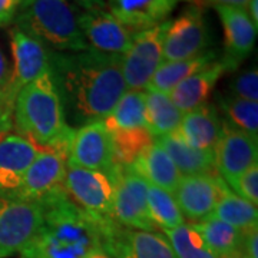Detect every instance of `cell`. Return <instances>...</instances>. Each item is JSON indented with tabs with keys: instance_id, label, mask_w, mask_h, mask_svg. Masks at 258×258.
<instances>
[{
	"instance_id": "cell-1",
	"label": "cell",
	"mask_w": 258,
	"mask_h": 258,
	"mask_svg": "<svg viewBox=\"0 0 258 258\" xmlns=\"http://www.w3.org/2000/svg\"><path fill=\"white\" fill-rule=\"evenodd\" d=\"M120 56L92 47L82 52H50L49 68L63 105L64 118L82 126L105 119L128 91Z\"/></svg>"
},
{
	"instance_id": "cell-2",
	"label": "cell",
	"mask_w": 258,
	"mask_h": 258,
	"mask_svg": "<svg viewBox=\"0 0 258 258\" xmlns=\"http://www.w3.org/2000/svg\"><path fill=\"white\" fill-rule=\"evenodd\" d=\"M42 207V224L19 258H88L103 248L115 221L82 210L64 189L49 197Z\"/></svg>"
},
{
	"instance_id": "cell-3",
	"label": "cell",
	"mask_w": 258,
	"mask_h": 258,
	"mask_svg": "<svg viewBox=\"0 0 258 258\" xmlns=\"http://www.w3.org/2000/svg\"><path fill=\"white\" fill-rule=\"evenodd\" d=\"M12 120L18 135L40 148L52 147L72 131L64 118L50 68L19 92Z\"/></svg>"
},
{
	"instance_id": "cell-4",
	"label": "cell",
	"mask_w": 258,
	"mask_h": 258,
	"mask_svg": "<svg viewBox=\"0 0 258 258\" xmlns=\"http://www.w3.org/2000/svg\"><path fill=\"white\" fill-rule=\"evenodd\" d=\"M78 16L79 9L71 0H33L20 10L16 28L50 52H82L89 45Z\"/></svg>"
},
{
	"instance_id": "cell-5",
	"label": "cell",
	"mask_w": 258,
	"mask_h": 258,
	"mask_svg": "<svg viewBox=\"0 0 258 258\" xmlns=\"http://www.w3.org/2000/svg\"><path fill=\"white\" fill-rule=\"evenodd\" d=\"M74 129L52 147L43 148L29 166L19 188L12 192L19 198L40 204L63 189L66 165L69 161V142Z\"/></svg>"
},
{
	"instance_id": "cell-6",
	"label": "cell",
	"mask_w": 258,
	"mask_h": 258,
	"mask_svg": "<svg viewBox=\"0 0 258 258\" xmlns=\"http://www.w3.org/2000/svg\"><path fill=\"white\" fill-rule=\"evenodd\" d=\"M109 175L113 182L112 220L126 228L157 232L158 228L148 212L147 182L129 166L119 164L115 165Z\"/></svg>"
},
{
	"instance_id": "cell-7",
	"label": "cell",
	"mask_w": 258,
	"mask_h": 258,
	"mask_svg": "<svg viewBox=\"0 0 258 258\" xmlns=\"http://www.w3.org/2000/svg\"><path fill=\"white\" fill-rule=\"evenodd\" d=\"M166 26L168 20L137 32L129 49L120 56L122 76L128 91H144L164 62L162 45Z\"/></svg>"
},
{
	"instance_id": "cell-8",
	"label": "cell",
	"mask_w": 258,
	"mask_h": 258,
	"mask_svg": "<svg viewBox=\"0 0 258 258\" xmlns=\"http://www.w3.org/2000/svg\"><path fill=\"white\" fill-rule=\"evenodd\" d=\"M42 207L13 194L0 192V258L28 245L42 224Z\"/></svg>"
},
{
	"instance_id": "cell-9",
	"label": "cell",
	"mask_w": 258,
	"mask_h": 258,
	"mask_svg": "<svg viewBox=\"0 0 258 258\" xmlns=\"http://www.w3.org/2000/svg\"><path fill=\"white\" fill-rule=\"evenodd\" d=\"M10 47L13 55V69L0 105L13 113L19 92L49 69V50L36 39L18 28H13L10 32Z\"/></svg>"
},
{
	"instance_id": "cell-10",
	"label": "cell",
	"mask_w": 258,
	"mask_h": 258,
	"mask_svg": "<svg viewBox=\"0 0 258 258\" xmlns=\"http://www.w3.org/2000/svg\"><path fill=\"white\" fill-rule=\"evenodd\" d=\"M210 32L205 22L203 5L192 3L174 20H168L164 36V62L185 60L207 52Z\"/></svg>"
},
{
	"instance_id": "cell-11",
	"label": "cell",
	"mask_w": 258,
	"mask_h": 258,
	"mask_svg": "<svg viewBox=\"0 0 258 258\" xmlns=\"http://www.w3.org/2000/svg\"><path fill=\"white\" fill-rule=\"evenodd\" d=\"M63 189L86 212L101 218H112L113 182L111 175L74 165L68 161Z\"/></svg>"
},
{
	"instance_id": "cell-12",
	"label": "cell",
	"mask_w": 258,
	"mask_h": 258,
	"mask_svg": "<svg viewBox=\"0 0 258 258\" xmlns=\"http://www.w3.org/2000/svg\"><path fill=\"white\" fill-rule=\"evenodd\" d=\"M69 162L74 165L111 174L116 165L113 144L102 120L85 123L72 132Z\"/></svg>"
},
{
	"instance_id": "cell-13",
	"label": "cell",
	"mask_w": 258,
	"mask_h": 258,
	"mask_svg": "<svg viewBox=\"0 0 258 258\" xmlns=\"http://www.w3.org/2000/svg\"><path fill=\"white\" fill-rule=\"evenodd\" d=\"M214 154L217 172L228 184L249 166L257 164L258 138L222 120L221 135L214 148Z\"/></svg>"
},
{
	"instance_id": "cell-14",
	"label": "cell",
	"mask_w": 258,
	"mask_h": 258,
	"mask_svg": "<svg viewBox=\"0 0 258 258\" xmlns=\"http://www.w3.org/2000/svg\"><path fill=\"white\" fill-rule=\"evenodd\" d=\"M227 188L228 185L217 174L189 175L181 178L172 194L184 218L191 222H200L211 217Z\"/></svg>"
},
{
	"instance_id": "cell-15",
	"label": "cell",
	"mask_w": 258,
	"mask_h": 258,
	"mask_svg": "<svg viewBox=\"0 0 258 258\" xmlns=\"http://www.w3.org/2000/svg\"><path fill=\"white\" fill-rule=\"evenodd\" d=\"M78 20L89 47L102 53L123 55L137 33L105 9L79 10Z\"/></svg>"
},
{
	"instance_id": "cell-16",
	"label": "cell",
	"mask_w": 258,
	"mask_h": 258,
	"mask_svg": "<svg viewBox=\"0 0 258 258\" xmlns=\"http://www.w3.org/2000/svg\"><path fill=\"white\" fill-rule=\"evenodd\" d=\"M113 258H176L165 235L112 225L105 244Z\"/></svg>"
},
{
	"instance_id": "cell-17",
	"label": "cell",
	"mask_w": 258,
	"mask_h": 258,
	"mask_svg": "<svg viewBox=\"0 0 258 258\" xmlns=\"http://www.w3.org/2000/svg\"><path fill=\"white\" fill-rule=\"evenodd\" d=\"M215 10L221 19L224 30L225 53L222 59L228 63L231 71H234L252 52L257 39V26L251 22L245 9L215 6Z\"/></svg>"
},
{
	"instance_id": "cell-18",
	"label": "cell",
	"mask_w": 258,
	"mask_h": 258,
	"mask_svg": "<svg viewBox=\"0 0 258 258\" xmlns=\"http://www.w3.org/2000/svg\"><path fill=\"white\" fill-rule=\"evenodd\" d=\"M43 148L18 134L0 138V192H15L23 176Z\"/></svg>"
},
{
	"instance_id": "cell-19",
	"label": "cell",
	"mask_w": 258,
	"mask_h": 258,
	"mask_svg": "<svg viewBox=\"0 0 258 258\" xmlns=\"http://www.w3.org/2000/svg\"><path fill=\"white\" fill-rule=\"evenodd\" d=\"M181 2L184 0H109V13L125 26L139 32L166 22ZM186 2L203 5V0Z\"/></svg>"
},
{
	"instance_id": "cell-20",
	"label": "cell",
	"mask_w": 258,
	"mask_h": 258,
	"mask_svg": "<svg viewBox=\"0 0 258 258\" xmlns=\"http://www.w3.org/2000/svg\"><path fill=\"white\" fill-rule=\"evenodd\" d=\"M230 71V66L222 57L217 59L186 78L168 95L182 113L191 112L207 103L217 82Z\"/></svg>"
},
{
	"instance_id": "cell-21",
	"label": "cell",
	"mask_w": 258,
	"mask_h": 258,
	"mask_svg": "<svg viewBox=\"0 0 258 258\" xmlns=\"http://www.w3.org/2000/svg\"><path fill=\"white\" fill-rule=\"evenodd\" d=\"M222 120L212 105H203L182 115L174 134L195 149H214L221 135Z\"/></svg>"
},
{
	"instance_id": "cell-22",
	"label": "cell",
	"mask_w": 258,
	"mask_h": 258,
	"mask_svg": "<svg viewBox=\"0 0 258 258\" xmlns=\"http://www.w3.org/2000/svg\"><path fill=\"white\" fill-rule=\"evenodd\" d=\"M129 168L148 185H154L171 194L175 191L176 185L182 178L172 159L155 141L129 165Z\"/></svg>"
},
{
	"instance_id": "cell-23",
	"label": "cell",
	"mask_w": 258,
	"mask_h": 258,
	"mask_svg": "<svg viewBox=\"0 0 258 258\" xmlns=\"http://www.w3.org/2000/svg\"><path fill=\"white\" fill-rule=\"evenodd\" d=\"M155 142L169 155L182 176L217 174L214 149H195L176 134L155 138Z\"/></svg>"
},
{
	"instance_id": "cell-24",
	"label": "cell",
	"mask_w": 258,
	"mask_h": 258,
	"mask_svg": "<svg viewBox=\"0 0 258 258\" xmlns=\"http://www.w3.org/2000/svg\"><path fill=\"white\" fill-rule=\"evenodd\" d=\"M215 50H207L201 55L185 59V60H174V62H162L154 74L151 82L148 83L145 89L157 91V92L169 93L175 86L189 78L191 75L203 69L204 66L217 60Z\"/></svg>"
},
{
	"instance_id": "cell-25",
	"label": "cell",
	"mask_w": 258,
	"mask_h": 258,
	"mask_svg": "<svg viewBox=\"0 0 258 258\" xmlns=\"http://www.w3.org/2000/svg\"><path fill=\"white\" fill-rule=\"evenodd\" d=\"M145 92V120L154 138L174 134L179 128L182 112L171 101L168 93L144 89Z\"/></svg>"
},
{
	"instance_id": "cell-26",
	"label": "cell",
	"mask_w": 258,
	"mask_h": 258,
	"mask_svg": "<svg viewBox=\"0 0 258 258\" xmlns=\"http://www.w3.org/2000/svg\"><path fill=\"white\" fill-rule=\"evenodd\" d=\"M102 122L108 132L147 128L145 92L126 91L115 105L111 113L105 119H102Z\"/></svg>"
},
{
	"instance_id": "cell-27",
	"label": "cell",
	"mask_w": 258,
	"mask_h": 258,
	"mask_svg": "<svg viewBox=\"0 0 258 258\" xmlns=\"http://www.w3.org/2000/svg\"><path fill=\"white\" fill-rule=\"evenodd\" d=\"M189 224L201 235L205 245L211 249V252L217 258L240 251L242 230H237L214 217Z\"/></svg>"
},
{
	"instance_id": "cell-28",
	"label": "cell",
	"mask_w": 258,
	"mask_h": 258,
	"mask_svg": "<svg viewBox=\"0 0 258 258\" xmlns=\"http://www.w3.org/2000/svg\"><path fill=\"white\" fill-rule=\"evenodd\" d=\"M211 217L237 230H247L249 227L258 225L257 205L238 197L230 188L222 192Z\"/></svg>"
},
{
	"instance_id": "cell-29",
	"label": "cell",
	"mask_w": 258,
	"mask_h": 258,
	"mask_svg": "<svg viewBox=\"0 0 258 258\" xmlns=\"http://www.w3.org/2000/svg\"><path fill=\"white\" fill-rule=\"evenodd\" d=\"M147 203L149 218L158 230L165 232L185 224L184 215L176 204L174 194L148 185Z\"/></svg>"
},
{
	"instance_id": "cell-30",
	"label": "cell",
	"mask_w": 258,
	"mask_h": 258,
	"mask_svg": "<svg viewBox=\"0 0 258 258\" xmlns=\"http://www.w3.org/2000/svg\"><path fill=\"white\" fill-rule=\"evenodd\" d=\"M218 105L227 123L258 138V102L225 95L220 98Z\"/></svg>"
},
{
	"instance_id": "cell-31",
	"label": "cell",
	"mask_w": 258,
	"mask_h": 258,
	"mask_svg": "<svg viewBox=\"0 0 258 258\" xmlns=\"http://www.w3.org/2000/svg\"><path fill=\"white\" fill-rule=\"evenodd\" d=\"M164 234L176 258H217L191 224H182Z\"/></svg>"
},
{
	"instance_id": "cell-32",
	"label": "cell",
	"mask_w": 258,
	"mask_h": 258,
	"mask_svg": "<svg viewBox=\"0 0 258 258\" xmlns=\"http://www.w3.org/2000/svg\"><path fill=\"white\" fill-rule=\"evenodd\" d=\"M228 188H232V192L247 200L248 203L258 204V164L249 166L241 175L228 182Z\"/></svg>"
},
{
	"instance_id": "cell-33",
	"label": "cell",
	"mask_w": 258,
	"mask_h": 258,
	"mask_svg": "<svg viewBox=\"0 0 258 258\" xmlns=\"http://www.w3.org/2000/svg\"><path fill=\"white\" fill-rule=\"evenodd\" d=\"M231 95L241 99L258 101V71L257 68L248 69L237 75L231 82Z\"/></svg>"
},
{
	"instance_id": "cell-34",
	"label": "cell",
	"mask_w": 258,
	"mask_h": 258,
	"mask_svg": "<svg viewBox=\"0 0 258 258\" xmlns=\"http://www.w3.org/2000/svg\"><path fill=\"white\" fill-rule=\"evenodd\" d=\"M240 251L247 258H258V225L242 230Z\"/></svg>"
},
{
	"instance_id": "cell-35",
	"label": "cell",
	"mask_w": 258,
	"mask_h": 258,
	"mask_svg": "<svg viewBox=\"0 0 258 258\" xmlns=\"http://www.w3.org/2000/svg\"><path fill=\"white\" fill-rule=\"evenodd\" d=\"M23 0H0V28H6L15 20Z\"/></svg>"
},
{
	"instance_id": "cell-36",
	"label": "cell",
	"mask_w": 258,
	"mask_h": 258,
	"mask_svg": "<svg viewBox=\"0 0 258 258\" xmlns=\"http://www.w3.org/2000/svg\"><path fill=\"white\" fill-rule=\"evenodd\" d=\"M10 79V69L8 60L3 55V52L0 50V102L3 99V95L6 92V88H8V83Z\"/></svg>"
},
{
	"instance_id": "cell-37",
	"label": "cell",
	"mask_w": 258,
	"mask_h": 258,
	"mask_svg": "<svg viewBox=\"0 0 258 258\" xmlns=\"http://www.w3.org/2000/svg\"><path fill=\"white\" fill-rule=\"evenodd\" d=\"M12 126H13L12 113H10L9 111H6V109L0 105V138L5 137L6 134H9Z\"/></svg>"
},
{
	"instance_id": "cell-38",
	"label": "cell",
	"mask_w": 258,
	"mask_h": 258,
	"mask_svg": "<svg viewBox=\"0 0 258 258\" xmlns=\"http://www.w3.org/2000/svg\"><path fill=\"white\" fill-rule=\"evenodd\" d=\"M203 2L214 5V6H232V8L245 9L249 0H203Z\"/></svg>"
},
{
	"instance_id": "cell-39",
	"label": "cell",
	"mask_w": 258,
	"mask_h": 258,
	"mask_svg": "<svg viewBox=\"0 0 258 258\" xmlns=\"http://www.w3.org/2000/svg\"><path fill=\"white\" fill-rule=\"evenodd\" d=\"M74 2L76 6H81L83 10L105 9V6H106L105 0H74Z\"/></svg>"
},
{
	"instance_id": "cell-40",
	"label": "cell",
	"mask_w": 258,
	"mask_h": 258,
	"mask_svg": "<svg viewBox=\"0 0 258 258\" xmlns=\"http://www.w3.org/2000/svg\"><path fill=\"white\" fill-rule=\"evenodd\" d=\"M245 12L251 19V22L258 28V0H249L247 8H245Z\"/></svg>"
},
{
	"instance_id": "cell-41",
	"label": "cell",
	"mask_w": 258,
	"mask_h": 258,
	"mask_svg": "<svg viewBox=\"0 0 258 258\" xmlns=\"http://www.w3.org/2000/svg\"><path fill=\"white\" fill-rule=\"evenodd\" d=\"M88 258H113V257H112L111 252L103 247V248L96 249V251L92 252V254H91Z\"/></svg>"
},
{
	"instance_id": "cell-42",
	"label": "cell",
	"mask_w": 258,
	"mask_h": 258,
	"mask_svg": "<svg viewBox=\"0 0 258 258\" xmlns=\"http://www.w3.org/2000/svg\"><path fill=\"white\" fill-rule=\"evenodd\" d=\"M218 258H247L241 251H235V252H231V254H227V255H222V257Z\"/></svg>"
},
{
	"instance_id": "cell-43",
	"label": "cell",
	"mask_w": 258,
	"mask_h": 258,
	"mask_svg": "<svg viewBox=\"0 0 258 258\" xmlns=\"http://www.w3.org/2000/svg\"><path fill=\"white\" fill-rule=\"evenodd\" d=\"M32 2H33V0H23V3H22V8H20V9H25V8H26V6H29Z\"/></svg>"
}]
</instances>
